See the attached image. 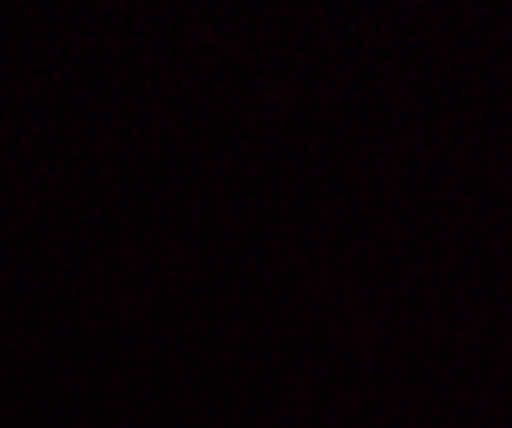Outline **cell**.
I'll list each match as a JSON object with an SVG mask.
<instances>
[]
</instances>
